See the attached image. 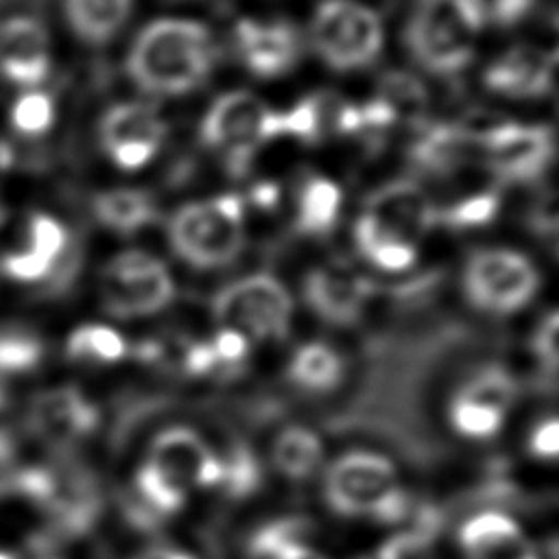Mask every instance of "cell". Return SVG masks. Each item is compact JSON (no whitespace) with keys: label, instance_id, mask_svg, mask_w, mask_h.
<instances>
[{"label":"cell","instance_id":"obj_1","mask_svg":"<svg viewBox=\"0 0 559 559\" xmlns=\"http://www.w3.org/2000/svg\"><path fill=\"white\" fill-rule=\"evenodd\" d=\"M214 61L210 31L190 20H157L133 41L129 76L144 92L179 96L199 87Z\"/></svg>","mask_w":559,"mask_h":559},{"label":"cell","instance_id":"obj_2","mask_svg":"<svg viewBox=\"0 0 559 559\" xmlns=\"http://www.w3.org/2000/svg\"><path fill=\"white\" fill-rule=\"evenodd\" d=\"M485 22L478 0H421L408 24V48L426 70L456 72L472 59Z\"/></svg>","mask_w":559,"mask_h":559},{"label":"cell","instance_id":"obj_3","mask_svg":"<svg viewBox=\"0 0 559 559\" xmlns=\"http://www.w3.org/2000/svg\"><path fill=\"white\" fill-rule=\"evenodd\" d=\"M173 249L201 269L231 262L245 242V210L238 194H218L177 210L168 225Z\"/></svg>","mask_w":559,"mask_h":559},{"label":"cell","instance_id":"obj_4","mask_svg":"<svg viewBox=\"0 0 559 559\" xmlns=\"http://www.w3.org/2000/svg\"><path fill=\"white\" fill-rule=\"evenodd\" d=\"M214 314L223 328L238 330L247 338L280 341L290 330L293 301L282 282L266 273H253L216 295Z\"/></svg>","mask_w":559,"mask_h":559},{"label":"cell","instance_id":"obj_5","mask_svg":"<svg viewBox=\"0 0 559 559\" xmlns=\"http://www.w3.org/2000/svg\"><path fill=\"white\" fill-rule=\"evenodd\" d=\"M380 17L354 0H325L312 20V41L321 59L336 70L369 66L382 48Z\"/></svg>","mask_w":559,"mask_h":559},{"label":"cell","instance_id":"obj_6","mask_svg":"<svg viewBox=\"0 0 559 559\" xmlns=\"http://www.w3.org/2000/svg\"><path fill=\"white\" fill-rule=\"evenodd\" d=\"M400 487L393 461L367 450L341 454L323 476L325 502L345 518L373 520Z\"/></svg>","mask_w":559,"mask_h":559},{"label":"cell","instance_id":"obj_7","mask_svg":"<svg viewBox=\"0 0 559 559\" xmlns=\"http://www.w3.org/2000/svg\"><path fill=\"white\" fill-rule=\"evenodd\" d=\"M103 308L120 319L146 317L170 304L175 286L168 269L144 251L114 255L98 280Z\"/></svg>","mask_w":559,"mask_h":559},{"label":"cell","instance_id":"obj_8","mask_svg":"<svg viewBox=\"0 0 559 559\" xmlns=\"http://www.w3.org/2000/svg\"><path fill=\"white\" fill-rule=\"evenodd\" d=\"M469 301L489 314H511L537 290V271L528 258L511 249L476 251L463 273Z\"/></svg>","mask_w":559,"mask_h":559},{"label":"cell","instance_id":"obj_9","mask_svg":"<svg viewBox=\"0 0 559 559\" xmlns=\"http://www.w3.org/2000/svg\"><path fill=\"white\" fill-rule=\"evenodd\" d=\"M275 109L249 92H229L214 100L201 122L207 146L221 148L231 162H245L262 142L275 140Z\"/></svg>","mask_w":559,"mask_h":559},{"label":"cell","instance_id":"obj_10","mask_svg":"<svg viewBox=\"0 0 559 559\" xmlns=\"http://www.w3.org/2000/svg\"><path fill=\"white\" fill-rule=\"evenodd\" d=\"M166 135V120L144 103H118L98 122L105 155L122 170L146 166Z\"/></svg>","mask_w":559,"mask_h":559},{"label":"cell","instance_id":"obj_11","mask_svg":"<svg viewBox=\"0 0 559 559\" xmlns=\"http://www.w3.org/2000/svg\"><path fill=\"white\" fill-rule=\"evenodd\" d=\"M478 140L485 164L507 181L537 177L552 157V131L542 124L498 122Z\"/></svg>","mask_w":559,"mask_h":559},{"label":"cell","instance_id":"obj_12","mask_svg":"<svg viewBox=\"0 0 559 559\" xmlns=\"http://www.w3.org/2000/svg\"><path fill=\"white\" fill-rule=\"evenodd\" d=\"M52 70L50 35L44 22L15 13L0 20V79L17 92L37 90Z\"/></svg>","mask_w":559,"mask_h":559},{"label":"cell","instance_id":"obj_13","mask_svg":"<svg viewBox=\"0 0 559 559\" xmlns=\"http://www.w3.org/2000/svg\"><path fill=\"white\" fill-rule=\"evenodd\" d=\"M146 461L186 491L216 489L221 483V454L188 426H170L157 432Z\"/></svg>","mask_w":559,"mask_h":559},{"label":"cell","instance_id":"obj_14","mask_svg":"<svg viewBox=\"0 0 559 559\" xmlns=\"http://www.w3.org/2000/svg\"><path fill=\"white\" fill-rule=\"evenodd\" d=\"M98 424V406L72 384L41 391L31 404V426L35 435L57 448H70L87 439Z\"/></svg>","mask_w":559,"mask_h":559},{"label":"cell","instance_id":"obj_15","mask_svg":"<svg viewBox=\"0 0 559 559\" xmlns=\"http://www.w3.org/2000/svg\"><path fill=\"white\" fill-rule=\"evenodd\" d=\"M437 205L411 181H393L378 188L365 203L362 218L380 231L415 245L437 225Z\"/></svg>","mask_w":559,"mask_h":559},{"label":"cell","instance_id":"obj_16","mask_svg":"<svg viewBox=\"0 0 559 559\" xmlns=\"http://www.w3.org/2000/svg\"><path fill=\"white\" fill-rule=\"evenodd\" d=\"M371 295L367 275L345 262H325L314 266L304 280V297L323 321L349 325L358 321Z\"/></svg>","mask_w":559,"mask_h":559},{"label":"cell","instance_id":"obj_17","mask_svg":"<svg viewBox=\"0 0 559 559\" xmlns=\"http://www.w3.org/2000/svg\"><path fill=\"white\" fill-rule=\"evenodd\" d=\"M234 39L245 66L262 79L288 72L299 57V37L288 22L245 17L236 24Z\"/></svg>","mask_w":559,"mask_h":559},{"label":"cell","instance_id":"obj_18","mask_svg":"<svg viewBox=\"0 0 559 559\" xmlns=\"http://www.w3.org/2000/svg\"><path fill=\"white\" fill-rule=\"evenodd\" d=\"M456 539L467 559H520L528 546L520 524L502 511H480L467 518Z\"/></svg>","mask_w":559,"mask_h":559},{"label":"cell","instance_id":"obj_19","mask_svg":"<svg viewBox=\"0 0 559 559\" xmlns=\"http://www.w3.org/2000/svg\"><path fill=\"white\" fill-rule=\"evenodd\" d=\"M552 72L555 55L544 59L533 50L515 48L485 70V83L507 96H542L552 87Z\"/></svg>","mask_w":559,"mask_h":559},{"label":"cell","instance_id":"obj_20","mask_svg":"<svg viewBox=\"0 0 559 559\" xmlns=\"http://www.w3.org/2000/svg\"><path fill=\"white\" fill-rule=\"evenodd\" d=\"M474 151L480 157L478 133L454 124H435L415 140L411 157L421 170L445 175L467 164Z\"/></svg>","mask_w":559,"mask_h":559},{"label":"cell","instance_id":"obj_21","mask_svg":"<svg viewBox=\"0 0 559 559\" xmlns=\"http://www.w3.org/2000/svg\"><path fill=\"white\" fill-rule=\"evenodd\" d=\"M133 0H63L70 31L85 44L109 41L127 22Z\"/></svg>","mask_w":559,"mask_h":559},{"label":"cell","instance_id":"obj_22","mask_svg":"<svg viewBox=\"0 0 559 559\" xmlns=\"http://www.w3.org/2000/svg\"><path fill=\"white\" fill-rule=\"evenodd\" d=\"M98 223L116 234H135L155 218L151 194L135 188L103 190L92 201Z\"/></svg>","mask_w":559,"mask_h":559},{"label":"cell","instance_id":"obj_23","mask_svg":"<svg viewBox=\"0 0 559 559\" xmlns=\"http://www.w3.org/2000/svg\"><path fill=\"white\" fill-rule=\"evenodd\" d=\"M271 456L282 476L304 480L319 469L323 461V441L310 428L288 426L275 437Z\"/></svg>","mask_w":559,"mask_h":559},{"label":"cell","instance_id":"obj_24","mask_svg":"<svg viewBox=\"0 0 559 559\" xmlns=\"http://www.w3.org/2000/svg\"><path fill=\"white\" fill-rule=\"evenodd\" d=\"M290 380L310 393H328L343 378L341 356L325 343H306L301 345L288 362Z\"/></svg>","mask_w":559,"mask_h":559},{"label":"cell","instance_id":"obj_25","mask_svg":"<svg viewBox=\"0 0 559 559\" xmlns=\"http://www.w3.org/2000/svg\"><path fill=\"white\" fill-rule=\"evenodd\" d=\"M341 212V188L328 177H308L297 194V227L304 234H325Z\"/></svg>","mask_w":559,"mask_h":559},{"label":"cell","instance_id":"obj_26","mask_svg":"<svg viewBox=\"0 0 559 559\" xmlns=\"http://www.w3.org/2000/svg\"><path fill=\"white\" fill-rule=\"evenodd\" d=\"M129 347L124 338L109 325L83 323L68 334L66 356L72 362L87 367L114 365L127 356Z\"/></svg>","mask_w":559,"mask_h":559},{"label":"cell","instance_id":"obj_27","mask_svg":"<svg viewBox=\"0 0 559 559\" xmlns=\"http://www.w3.org/2000/svg\"><path fill=\"white\" fill-rule=\"evenodd\" d=\"M507 411L456 391L448 404V421L452 430L472 441H485L496 437L504 426Z\"/></svg>","mask_w":559,"mask_h":559},{"label":"cell","instance_id":"obj_28","mask_svg":"<svg viewBox=\"0 0 559 559\" xmlns=\"http://www.w3.org/2000/svg\"><path fill=\"white\" fill-rule=\"evenodd\" d=\"M354 238H356V247L362 253V258L382 271H391V273L406 271L413 266V262L417 258L415 245L397 240V238L380 231L362 216L356 221Z\"/></svg>","mask_w":559,"mask_h":559},{"label":"cell","instance_id":"obj_29","mask_svg":"<svg viewBox=\"0 0 559 559\" xmlns=\"http://www.w3.org/2000/svg\"><path fill=\"white\" fill-rule=\"evenodd\" d=\"M9 127L26 140L44 138L57 120V105L55 98L44 90H24L11 100L7 111Z\"/></svg>","mask_w":559,"mask_h":559},{"label":"cell","instance_id":"obj_30","mask_svg":"<svg viewBox=\"0 0 559 559\" xmlns=\"http://www.w3.org/2000/svg\"><path fill=\"white\" fill-rule=\"evenodd\" d=\"M262 467L253 450L245 443H234L225 456H221V483L218 489L231 500H245L260 489Z\"/></svg>","mask_w":559,"mask_h":559},{"label":"cell","instance_id":"obj_31","mask_svg":"<svg viewBox=\"0 0 559 559\" xmlns=\"http://www.w3.org/2000/svg\"><path fill=\"white\" fill-rule=\"evenodd\" d=\"M308 524L299 518H277L262 524L249 539L253 559H280L295 546L306 544Z\"/></svg>","mask_w":559,"mask_h":559},{"label":"cell","instance_id":"obj_32","mask_svg":"<svg viewBox=\"0 0 559 559\" xmlns=\"http://www.w3.org/2000/svg\"><path fill=\"white\" fill-rule=\"evenodd\" d=\"M44 356L41 338L26 328H0V376L33 371Z\"/></svg>","mask_w":559,"mask_h":559},{"label":"cell","instance_id":"obj_33","mask_svg":"<svg viewBox=\"0 0 559 559\" xmlns=\"http://www.w3.org/2000/svg\"><path fill=\"white\" fill-rule=\"evenodd\" d=\"M22 245L57 264L68 249V229L57 216L48 212H33L24 223Z\"/></svg>","mask_w":559,"mask_h":559},{"label":"cell","instance_id":"obj_34","mask_svg":"<svg viewBox=\"0 0 559 559\" xmlns=\"http://www.w3.org/2000/svg\"><path fill=\"white\" fill-rule=\"evenodd\" d=\"M52 269H55V262L35 253L22 242L0 253V277H4L11 284L31 286V284L44 282L50 277Z\"/></svg>","mask_w":559,"mask_h":559},{"label":"cell","instance_id":"obj_35","mask_svg":"<svg viewBox=\"0 0 559 559\" xmlns=\"http://www.w3.org/2000/svg\"><path fill=\"white\" fill-rule=\"evenodd\" d=\"M378 98L393 111L395 120L415 118L426 107V90L408 74H389Z\"/></svg>","mask_w":559,"mask_h":559},{"label":"cell","instance_id":"obj_36","mask_svg":"<svg viewBox=\"0 0 559 559\" xmlns=\"http://www.w3.org/2000/svg\"><path fill=\"white\" fill-rule=\"evenodd\" d=\"M323 107L317 98H306L286 111L275 114V138H297L304 142H314L321 135Z\"/></svg>","mask_w":559,"mask_h":559},{"label":"cell","instance_id":"obj_37","mask_svg":"<svg viewBox=\"0 0 559 559\" xmlns=\"http://www.w3.org/2000/svg\"><path fill=\"white\" fill-rule=\"evenodd\" d=\"M498 212V194L496 192H478L474 197H465L452 203L445 210L437 212V223H443L452 229H467L487 225Z\"/></svg>","mask_w":559,"mask_h":559},{"label":"cell","instance_id":"obj_38","mask_svg":"<svg viewBox=\"0 0 559 559\" xmlns=\"http://www.w3.org/2000/svg\"><path fill=\"white\" fill-rule=\"evenodd\" d=\"M459 391H463L472 397H478L483 402H489L509 413L518 389H515L513 378L504 369L487 367V369H480L478 373H474Z\"/></svg>","mask_w":559,"mask_h":559},{"label":"cell","instance_id":"obj_39","mask_svg":"<svg viewBox=\"0 0 559 559\" xmlns=\"http://www.w3.org/2000/svg\"><path fill=\"white\" fill-rule=\"evenodd\" d=\"M210 345L218 369H238L249 356V338L231 328H221Z\"/></svg>","mask_w":559,"mask_h":559},{"label":"cell","instance_id":"obj_40","mask_svg":"<svg viewBox=\"0 0 559 559\" xmlns=\"http://www.w3.org/2000/svg\"><path fill=\"white\" fill-rule=\"evenodd\" d=\"M557 312L550 310L533 336V354L548 373L557 371Z\"/></svg>","mask_w":559,"mask_h":559},{"label":"cell","instance_id":"obj_41","mask_svg":"<svg viewBox=\"0 0 559 559\" xmlns=\"http://www.w3.org/2000/svg\"><path fill=\"white\" fill-rule=\"evenodd\" d=\"M528 452L539 461H555L559 454V424L557 417L539 419L528 432Z\"/></svg>","mask_w":559,"mask_h":559},{"label":"cell","instance_id":"obj_42","mask_svg":"<svg viewBox=\"0 0 559 559\" xmlns=\"http://www.w3.org/2000/svg\"><path fill=\"white\" fill-rule=\"evenodd\" d=\"M179 369L186 376L192 378H201V376H210L212 371L218 369L214 352L210 341H194V343H186L183 352H181V360H179Z\"/></svg>","mask_w":559,"mask_h":559},{"label":"cell","instance_id":"obj_43","mask_svg":"<svg viewBox=\"0 0 559 559\" xmlns=\"http://www.w3.org/2000/svg\"><path fill=\"white\" fill-rule=\"evenodd\" d=\"M485 13V20L498 24H515L526 15L533 0H478Z\"/></svg>","mask_w":559,"mask_h":559},{"label":"cell","instance_id":"obj_44","mask_svg":"<svg viewBox=\"0 0 559 559\" xmlns=\"http://www.w3.org/2000/svg\"><path fill=\"white\" fill-rule=\"evenodd\" d=\"M133 559H197L194 555H190L188 550H181V548H173V546H155V548H148L140 555H135Z\"/></svg>","mask_w":559,"mask_h":559},{"label":"cell","instance_id":"obj_45","mask_svg":"<svg viewBox=\"0 0 559 559\" xmlns=\"http://www.w3.org/2000/svg\"><path fill=\"white\" fill-rule=\"evenodd\" d=\"M15 148H13V144L7 140V138H2L0 135V177H4V175H9L11 170H13V166H15Z\"/></svg>","mask_w":559,"mask_h":559},{"label":"cell","instance_id":"obj_46","mask_svg":"<svg viewBox=\"0 0 559 559\" xmlns=\"http://www.w3.org/2000/svg\"><path fill=\"white\" fill-rule=\"evenodd\" d=\"M280 559H325V557L319 555L317 550L308 548L306 544H301V546H295V548H290L288 552H284Z\"/></svg>","mask_w":559,"mask_h":559},{"label":"cell","instance_id":"obj_47","mask_svg":"<svg viewBox=\"0 0 559 559\" xmlns=\"http://www.w3.org/2000/svg\"><path fill=\"white\" fill-rule=\"evenodd\" d=\"M7 218H9V205H7V201H4V194L0 192V229H2V225L7 223Z\"/></svg>","mask_w":559,"mask_h":559},{"label":"cell","instance_id":"obj_48","mask_svg":"<svg viewBox=\"0 0 559 559\" xmlns=\"http://www.w3.org/2000/svg\"><path fill=\"white\" fill-rule=\"evenodd\" d=\"M0 559H15V557H13L9 550H2V548H0Z\"/></svg>","mask_w":559,"mask_h":559},{"label":"cell","instance_id":"obj_49","mask_svg":"<svg viewBox=\"0 0 559 559\" xmlns=\"http://www.w3.org/2000/svg\"><path fill=\"white\" fill-rule=\"evenodd\" d=\"M369 559H373V557H369Z\"/></svg>","mask_w":559,"mask_h":559}]
</instances>
